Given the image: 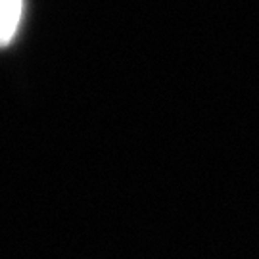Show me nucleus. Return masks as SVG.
Wrapping results in <instances>:
<instances>
[{"instance_id":"1","label":"nucleus","mask_w":259,"mask_h":259,"mask_svg":"<svg viewBox=\"0 0 259 259\" xmlns=\"http://www.w3.org/2000/svg\"><path fill=\"white\" fill-rule=\"evenodd\" d=\"M23 18V0H0V48L8 47L18 35Z\"/></svg>"}]
</instances>
